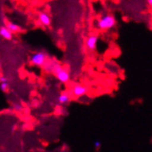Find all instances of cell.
<instances>
[{"mask_svg":"<svg viewBox=\"0 0 152 152\" xmlns=\"http://www.w3.org/2000/svg\"><path fill=\"white\" fill-rule=\"evenodd\" d=\"M116 25V19L112 14H105L102 16L97 21V28L101 31H109Z\"/></svg>","mask_w":152,"mask_h":152,"instance_id":"6da1fadb","label":"cell"},{"mask_svg":"<svg viewBox=\"0 0 152 152\" xmlns=\"http://www.w3.org/2000/svg\"><path fill=\"white\" fill-rule=\"evenodd\" d=\"M47 60V55L43 52L34 53L30 57V63L37 67H41L44 65Z\"/></svg>","mask_w":152,"mask_h":152,"instance_id":"7a4b0ae2","label":"cell"},{"mask_svg":"<svg viewBox=\"0 0 152 152\" xmlns=\"http://www.w3.org/2000/svg\"><path fill=\"white\" fill-rule=\"evenodd\" d=\"M53 73L55 74L56 77L59 80V81L61 83H63V84L67 83L69 81V79H70L69 73L66 69H64L63 67H62L59 64H57L56 66L55 69H53Z\"/></svg>","mask_w":152,"mask_h":152,"instance_id":"3957f363","label":"cell"},{"mask_svg":"<svg viewBox=\"0 0 152 152\" xmlns=\"http://www.w3.org/2000/svg\"><path fill=\"white\" fill-rule=\"evenodd\" d=\"M87 92H88V88L86 86L80 85V84L74 85L72 88H71V89H70L71 96H74V97L84 96Z\"/></svg>","mask_w":152,"mask_h":152,"instance_id":"277c9868","label":"cell"},{"mask_svg":"<svg viewBox=\"0 0 152 152\" xmlns=\"http://www.w3.org/2000/svg\"><path fill=\"white\" fill-rule=\"evenodd\" d=\"M98 36L95 34L89 35L86 40V46L88 50L94 51L97 47V43H98Z\"/></svg>","mask_w":152,"mask_h":152,"instance_id":"5b68a950","label":"cell"},{"mask_svg":"<svg viewBox=\"0 0 152 152\" xmlns=\"http://www.w3.org/2000/svg\"><path fill=\"white\" fill-rule=\"evenodd\" d=\"M71 100V93L70 91H63L61 92L58 96L57 102L60 105H65L68 103Z\"/></svg>","mask_w":152,"mask_h":152,"instance_id":"8992f818","label":"cell"},{"mask_svg":"<svg viewBox=\"0 0 152 152\" xmlns=\"http://www.w3.org/2000/svg\"><path fill=\"white\" fill-rule=\"evenodd\" d=\"M39 21L43 26H50L51 25V18L49 15L45 12H41L39 13Z\"/></svg>","mask_w":152,"mask_h":152,"instance_id":"52a82bcc","label":"cell"},{"mask_svg":"<svg viewBox=\"0 0 152 152\" xmlns=\"http://www.w3.org/2000/svg\"><path fill=\"white\" fill-rule=\"evenodd\" d=\"M0 36L6 40H11L13 37V33L8 30L7 27H1L0 28Z\"/></svg>","mask_w":152,"mask_h":152,"instance_id":"ba28073f","label":"cell"},{"mask_svg":"<svg viewBox=\"0 0 152 152\" xmlns=\"http://www.w3.org/2000/svg\"><path fill=\"white\" fill-rule=\"evenodd\" d=\"M7 28L10 30L12 33H18V32H20V31H21V28L19 26V25H17V24H15V23H13V22H11V21H8L7 23Z\"/></svg>","mask_w":152,"mask_h":152,"instance_id":"9c48e42d","label":"cell"},{"mask_svg":"<svg viewBox=\"0 0 152 152\" xmlns=\"http://www.w3.org/2000/svg\"><path fill=\"white\" fill-rule=\"evenodd\" d=\"M56 65H57V64H56V63H53V61H48V62H47V60H46V62L44 63V65H43L42 66H43V69H44V71H45V72L51 73V71L53 72Z\"/></svg>","mask_w":152,"mask_h":152,"instance_id":"30bf717a","label":"cell"},{"mask_svg":"<svg viewBox=\"0 0 152 152\" xmlns=\"http://www.w3.org/2000/svg\"><path fill=\"white\" fill-rule=\"evenodd\" d=\"M12 110L14 111V112H17V113H20V112H21V110L23 109V107H22V105L20 104V103H19V102H15V103H13V105H12Z\"/></svg>","mask_w":152,"mask_h":152,"instance_id":"8fae6325","label":"cell"},{"mask_svg":"<svg viewBox=\"0 0 152 152\" xmlns=\"http://www.w3.org/2000/svg\"><path fill=\"white\" fill-rule=\"evenodd\" d=\"M10 88V84H8V81L7 82H0V89L3 92H7Z\"/></svg>","mask_w":152,"mask_h":152,"instance_id":"7c38bea8","label":"cell"},{"mask_svg":"<svg viewBox=\"0 0 152 152\" xmlns=\"http://www.w3.org/2000/svg\"><path fill=\"white\" fill-rule=\"evenodd\" d=\"M94 147L97 148V149H99L101 147H102V144H101V142L100 141H96L95 143H94Z\"/></svg>","mask_w":152,"mask_h":152,"instance_id":"4fadbf2b","label":"cell"},{"mask_svg":"<svg viewBox=\"0 0 152 152\" xmlns=\"http://www.w3.org/2000/svg\"><path fill=\"white\" fill-rule=\"evenodd\" d=\"M7 81H8V78L7 77H4V76L0 77V82H7Z\"/></svg>","mask_w":152,"mask_h":152,"instance_id":"5bb4252c","label":"cell"},{"mask_svg":"<svg viewBox=\"0 0 152 152\" xmlns=\"http://www.w3.org/2000/svg\"><path fill=\"white\" fill-rule=\"evenodd\" d=\"M147 3H148V5L152 8V0H147Z\"/></svg>","mask_w":152,"mask_h":152,"instance_id":"9a60e30c","label":"cell"},{"mask_svg":"<svg viewBox=\"0 0 152 152\" xmlns=\"http://www.w3.org/2000/svg\"><path fill=\"white\" fill-rule=\"evenodd\" d=\"M50 1H53V0H50Z\"/></svg>","mask_w":152,"mask_h":152,"instance_id":"2e32d148","label":"cell"}]
</instances>
